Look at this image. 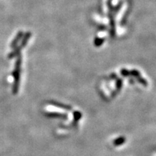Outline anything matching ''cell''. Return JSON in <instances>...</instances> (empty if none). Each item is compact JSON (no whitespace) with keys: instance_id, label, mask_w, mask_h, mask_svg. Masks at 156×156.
Segmentation results:
<instances>
[{"instance_id":"cell-1","label":"cell","mask_w":156,"mask_h":156,"mask_svg":"<svg viewBox=\"0 0 156 156\" xmlns=\"http://www.w3.org/2000/svg\"><path fill=\"white\" fill-rule=\"evenodd\" d=\"M124 141H125L124 137H119L116 140H115L114 142H113V144H114V145H119V144H122L123 142H124Z\"/></svg>"}]
</instances>
